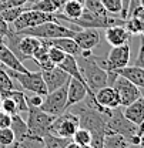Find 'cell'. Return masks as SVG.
<instances>
[{"instance_id":"obj_1","label":"cell","mask_w":144,"mask_h":148,"mask_svg":"<svg viewBox=\"0 0 144 148\" xmlns=\"http://www.w3.org/2000/svg\"><path fill=\"white\" fill-rule=\"evenodd\" d=\"M76 60L87 87L93 92L108 86V73L100 66V63L97 61V57L94 54L90 57L77 56Z\"/></svg>"},{"instance_id":"obj_2","label":"cell","mask_w":144,"mask_h":148,"mask_svg":"<svg viewBox=\"0 0 144 148\" xmlns=\"http://www.w3.org/2000/svg\"><path fill=\"white\" fill-rule=\"evenodd\" d=\"M101 117L106 121L108 132H116L123 135L127 138V141L138 134V125L133 124L131 121H128L124 114H123V108L117 107V108H107L101 114Z\"/></svg>"},{"instance_id":"obj_3","label":"cell","mask_w":144,"mask_h":148,"mask_svg":"<svg viewBox=\"0 0 144 148\" xmlns=\"http://www.w3.org/2000/svg\"><path fill=\"white\" fill-rule=\"evenodd\" d=\"M81 30V29H80ZM79 32V29H72L60 23V20L46 21L40 26L24 29L17 32L19 34H27V36L39 37L41 40H52V38H60V37H74V34Z\"/></svg>"},{"instance_id":"obj_4","label":"cell","mask_w":144,"mask_h":148,"mask_svg":"<svg viewBox=\"0 0 144 148\" xmlns=\"http://www.w3.org/2000/svg\"><path fill=\"white\" fill-rule=\"evenodd\" d=\"M54 118L53 115L41 111L39 107H32L29 106L27 110V134L29 137L43 141V137L50 132V127L53 124Z\"/></svg>"},{"instance_id":"obj_5","label":"cell","mask_w":144,"mask_h":148,"mask_svg":"<svg viewBox=\"0 0 144 148\" xmlns=\"http://www.w3.org/2000/svg\"><path fill=\"white\" fill-rule=\"evenodd\" d=\"M124 18L113 16V14H107V16H99L96 13H91L87 9L83 10L81 16L76 20H73L72 23H74L77 27L80 29H107L111 26H124Z\"/></svg>"},{"instance_id":"obj_6","label":"cell","mask_w":144,"mask_h":148,"mask_svg":"<svg viewBox=\"0 0 144 148\" xmlns=\"http://www.w3.org/2000/svg\"><path fill=\"white\" fill-rule=\"evenodd\" d=\"M7 74L12 77V78H16L17 83L23 87V90L26 91H32L34 94H39L41 97L47 95V87L44 84V80L41 77V71L37 70V71H26V73H17V71H13V70H9V69H4Z\"/></svg>"},{"instance_id":"obj_7","label":"cell","mask_w":144,"mask_h":148,"mask_svg":"<svg viewBox=\"0 0 144 148\" xmlns=\"http://www.w3.org/2000/svg\"><path fill=\"white\" fill-rule=\"evenodd\" d=\"M130 54H131V49H130V43H126L123 46H116V47H111L110 53L107 54L106 58H99L97 57V61L100 63V66L107 71H117L120 69H124L128 66L130 63Z\"/></svg>"},{"instance_id":"obj_8","label":"cell","mask_w":144,"mask_h":148,"mask_svg":"<svg viewBox=\"0 0 144 148\" xmlns=\"http://www.w3.org/2000/svg\"><path fill=\"white\" fill-rule=\"evenodd\" d=\"M66 103H67V84L52 92H47L39 108L53 117H59L66 111Z\"/></svg>"},{"instance_id":"obj_9","label":"cell","mask_w":144,"mask_h":148,"mask_svg":"<svg viewBox=\"0 0 144 148\" xmlns=\"http://www.w3.org/2000/svg\"><path fill=\"white\" fill-rule=\"evenodd\" d=\"M53 20H57L53 13H44V12H39V10H33V9H27L10 26L16 32H20V30H24V29L40 26L46 21H53Z\"/></svg>"},{"instance_id":"obj_10","label":"cell","mask_w":144,"mask_h":148,"mask_svg":"<svg viewBox=\"0 0 144 148\" xmlns=\"http://www.w3.org/2000/svg\"><path fill=\"white\" fill-rule=\"evenodd\" d=\"M80 128L79 124V118L77 115H74L73 112L66 110L63 114H60L59 117H56L50 127V132L57 135V137H63V138H73V135L76 134V131Z\"/></svg>"},{"instance_id":"obj_11","label":"cell","mask_w":144,"mask_h":148,"mask_svg":"<svg viewBox=\"0 0 144 148\" xmlns=\"http://www.w3.org/2000/svg\"><path fill=\"white\" fill-rule=\"evenodd\" d=\"M111 87L116 90L119 100H120V107H126L128 104L134 103L137 98L141 97V91L137 86H134L131 81L117 74L116 80L113 81Z\"/></svg>"},{"instance_id":"obj_12","label":"cell","mask_w":144,"mask_h":148,"mask_svg":"<svg viewBox=\"0 0 144 148\" xmlns=\"http://www.w3.org/2000/svg\"><path fill=\"white\" fill-rule=\"evenodd\" d=\"M41 71V77L44 80V84L47 87V92H52L63 86H66L70 80V75L63 71L59 66H53L52 69L47 70H40Z\"/></svg>"},{"instance_id":"obj_13","label":"cell","mask_w":144,"mask_h":148,"mask_svg":"<svg viewBox=\"0 0 144 148\" xmlns=\"http://www.w3.org/2000/svg\"><path fill=\"white\" fill-rule=\"evenodd\" d=\"M86 95H94V92L87 87V84L72 78L67 83V103H66V110H69L72 106L83 101L86 98Z\"/></svg>"},{"instance_id":"obj_14","label":"cell","mask_w":144,"mask_h":148,"mask_svg":"<svg viewBox=\"0 0 144 148\" xmlns=\"http://www.w3.org/2000/svg\"><path fill=\"white\" fill-rule=\"evenodd\" d=\"M74 41L77 43V46L80 47V50H94L100 41H101V37H100V32L97 29H81L79 30L76 34H74Z\"/></svg>"},{"instance_id":"obj_15","label":"cell","mask_w":144,"mask_h":148,"mask_svg":"<svg viewBox=\"0 0 144 148\" xmlns=\"http://www.w3.org/2000/svg\"><path fill=\"white\" fill-rule=\"evenodd\" d=\"M0 63H1L3 67H6L9 70H13V71H17V73L29 71V69L24 67V64L14 56V53L4 43H0Z\"/></svg>"},{"instance_id":"obj_16","label":"cell","mask_w":144,"mask_h":148,"mask_svg":"<svg viewBox=\"0 0 144 148\" xmlns=\"http://www.w3.org/2000/svg\"><path fill=\"white\" fill-rule=\"evenodd\" d=\"M94 100L104 108H117L120 107V100L116 90L111 86H106L94 92Z\"/></svg>"},{"instance_id":"obj_17","label":"cell","mask_w":144,"mask_h":148,"mask_svg":"<svg viewBox=\"0 0 144 148\" xmlns=\"http://www.w3.org/2000/svg\"><path fill=\"white\" fill-rule=\"evenodd\" d=\"M106 30V41L111 47H116V46H123L126 43H130V37L131 34L126 30L124 26H111L104 29Z\"/></svg>"},{"instance_id":"obj_18","label":"cell","mask_w":144,"mask_h":148,"mask_svg":"<svg viewBox=\"0 0 144 148\" xmlns=\"http://www.w3.org/2000/svg\"><path fill=\"white\" fill-rule=\"evenodd\" d=\"M123 108V114L128 121H131L136 125H141L144 123V98L140 97L134 103L128 104Z\"/></svg>"},{"instance_id":"obj_19","label":"cell","mask_w":144,"mask_h":148,"mask_svg":"<svg viewBox=\"0 0 144 148\" xmlns=\"http://www.w3.org/2000/svg\"><path fill=\"white\" fill-rule=\"evenodd\" d=\"M46 41H47L49 46L56 47V49L64 51L66 54H69V56L77 57V56L81 53L80 47L77 46V43L74 41L73 37H60V38H52V40H46Z\"/></svg>"},{"instance_id":"obj_20","label":"cell","mask_w":144,"mask_h":148,"mask_svg":"<svg viewBox=\"0 0 144 148\" xmlns=\"http://www.w3.org/2000/svg\"><path fill=\"white\" fill-rule=\"evenodd\" d=\"M116 74L121 75L127 78L128 81H131L134 86H137L138 88H144V69L137 67V66H127L124 69H120L117 71H114Z\"/></svg>"},{"instance_id":"obj_21","label":"cell","mask_w":144,"mask_h":148,"mask_svg":"<svg viewBox=\"0 0 144 148\" xmlns=\"http://www.w3.org/2000/svg\"><path fill=\"white\" fill-rule=\"evenodd\" d=\"M59 67H60L63 71H66L72 78H76V80H79V81H81V83L86 84L83 75H81V73H80V69H79V64H77V60H76L74 56L67 54L66 56V58L59 64Z\"/></svg>"},{"instance_id":"obj_22","label":"cell","mask_w":144,"mask_h":148,"mask_svg":"<svg viewBox=\"0 0 144 148\" xmlns=\"http://www.w3.org/2000/svg\"><path fill=\"white\" fill-rule=\"evenodd\" d=\"M10 128H12L13 134H14V143H20L26 137H29V134H27V124H26V121L23 120V117L20 114L12 115V125H10Z\"/></svg>"},{"instance_id":"obj_23","label":"cell","mask_w":144,"mask_h":148,"mask_svg":"<svg viewBox=\"0 0 144 148\" xmlns=\"http://www.w3.org/2000/svg\"><path fill=\"white\" fill-rule=\"evenodd\" d=\"M3 97H10L16 103L19 114L20 112H27L29 106H27V101H26V94L23 91L14 88V90H10V91H6V92H3V94H0V98H3Z\"/></svg>"},{"instance_id":"obj_24","label":"cell","mask_w":144,"mask_h":148,"mask_svg":"<svg viewBox=\"0 0 144 148\" xmlns=\"http://www.w3.org/2000/svg\"><path fill=\"white\" fill-rule=\"evenodd\" d=\"M130 145V143L127 141L120 134L116 132H107L104 135V141H103V148H127Z\"/></svg>"},{"instance_id":"obj_25","label":"cell","mask_w":144,"mask_h":148,"mask_svg":"<svg viewBox=\"0 0 144 148\" xmlns=\"http://www.w3.org/2000/svg\"><path fill=\"white\" fill-rule=\"evenodd\" d=\"M72 138H63L57 137L52 132L43 137V148H66V145L70 143Z\"/></svg>"},{"instance_id":"obj_26","label":"cell","mask_w":144,"mask_h":148,"mask_svg":"<svg viewBox=\"0 0 144 148\" xmlns=\"http://www.w3.org/2000/svg\"><path fill=\"white\" fill-rule=\"evenodd\" d=\"M27 9H29V4H26V6H16V7H9V9L0 12V14H1V17L4 18L9 24H12V23H13L24 10H27Z\"/></svg>"},{"instance_id":"obj_27","label":"cell","mask_w":144,"mask_h":148,"mask_svg":"<svg viewBox=\"0 0 144 148\" xmlns=\"http://www.w3.org/2000/svg\"><path fill=\"white\" fill-rule=\"evenodd\" d=\"M29 9L39 10V12H44V13H57V9L54 6L53 0H37L34 3L29 4Z\"/></svg>"},{"instance_id":"obj_28","label":"cell","mask_w":144,"mask_h":148,"mask_svg":"<svg viewBox=\"0 0 144 148\" xmlns=\"http://www.w3.org/2000/svg\"><path fill=\"white\" fill-rule=\"evenodd\" d=\"M124 27L131 36H140L143 33L144 24L140 23L138 20H136L134 17H127L126 21H124Z\"/></svg>"},{"instance_id":"obj_29","label":"cell","mask_w":144,"mask_h":148,"mask_svg":"<svg viewBox=\"0 0 144 148\" xmlns=\"http://www.w3.org/2000/svg\"><path fill=\"white\" fill-rule=\"evenodd\" d=\"M14 83H13V78L7 74V71L4 70V67L0 69V94L6 91H10V90H14Z\"/></svg>"},{"instance_id":"obj_30","label":"cell","mask_w":144,"mask_h":148,"mask_svg":"<svg viewBox=\"0 0 144 148\" xmlns=\"http://www.w3.org/2000/svg\"><path fill=\"white\" fill-rule=\"evenodd\" d=\"M84 9H87L91 13H96L99 16H107L108 13L106 12V9L101 4V0H84L83 3Z\"/></svg>"},{"instance_id":"obj_31","label":"cell","mask_w":144,"mask_h":148,"mask_svg":"<svg viewBox=\"0 0 144 148\" xmlns=\"http://www.w3.org/2000/svg\"><path fill=\"white\" fill-rule=\"evenodd\" d=\"M72 140L74 143H77L79 145H81V147L89 145L91 143V132L86 128H79L76 131V134L73 135Z\"/></svg>"},{"instance_id":"obj_32","label":"cell","mask_w":144,"mask_h":148,"mask_svg":"<svg viewBox=\"0 0 144 148\" xmlns=\"http://www.w3.org/2000/svg\"><path fill=\"white\" fill-rule=\"evenodd\" d=\"M101 4L103 7L106 9L108 14H120L121 13V9H123V1L121 0H101Z\"/></svg>"},{"instance_id":"obj_33","label":"cell","mask_w":144,"mask_h":148,"mask_svg":"<svg viewBox=\"0 0 144 148\" xmlns=\"http://www.w3.org/2000/svg\"><path fill=\"white\" fill-rule=\"evenodd\" d=\"M0 111L9 114V115H14V114H19L17 107H16V103L10 98V97H3L0 100Z\"/></svg>"},{"instance_id":"obj_34","label":"cell","mask_w":144,"mask_h":148,"mask_svg":"<svg viewBox=\"0 0 144 148\" xmlns=\"http://www.w3.org/2000/svg\"><path fill=\"white\" fill-rule=\"evenodd\" d=\"M14 143V134L12 128H0V145L1 147H10Z\"/></svg>"},{"instance_id":"obj_35","label":"cell","mask_w":144,"mask_h":148,"mask_svg":"<svg viewBox=\"0 0 144 148\" xmlns=\"http://www.w3.org/2000/svg\"><path fill=\"white\" fill-rule=\"evenodd\" d=\"M66 53L64 51H61V50H59V49H56V47H49V60L53 63V64H56V66H59L64 58H66Z\"/></svg>"},{"instance_id":"obj_36","label":"cell","mask_w":144,"mask_h":148,"mask_svg":"<svg viewBox=\"0 0 144 148\" xmlns=\"http://www.w3.org/2000/svg\"><path fill=\"white\" fill-rule=\"evenodd\" d=\"M134 66L144 69V36L140 34V49H138V54L136 57Z\"/></svg>"},{"instance_id":"obj_37","label":"cell","mask_w":144,"mask_h":148,"mask_svg":"<svg viewBox=\"0 0 144 148\" xmlns=\"http://www.w3.org/2000/svg\"><path fill=\"white\" fill-rule=\"evenodd\" d=\"M43 98H44V97H41V95H39V94H34V95H32V97H27V95H26L27 106H32V107H40L41 103H43Z\"/></svg>"},{"instance_id":"obj_38","label":"cell","mask_w":144,"mask_h":148,"mask_svg":"<svg viewBox=\"0 0 144 148\" xmlns=\"http://www.w3.org/2000/svg\"><path fill=\"white\" fill-rule=\"evenodd\" d=\"M9 29H10V24L1 17V14H0V43H3L6 34L9 33Z\"/></svg>"},{"instance_id":"obj_39","label":"cell","mask_w":144,"mask_h":148,"mask_svg":"<svg viewBox=\"0 0 144 148\" xmlns=\"http://www.w3.org/2000/svg\"><path fill=\"white\" fill-rule=\"evenodd\" d=\"M128 17H134L136 20H138L140 23H143L144 24V7L143 6H137V7L130 13Z\"/></svg>"},{"instance_id":"obj_40","label":"cell","mask_w":144,"mask_h":148,"mask_svg":"<svg viewBox=\"0 0 144 148\" xmlns=\"http://www.w3.org/2000/svg\"><path fill=\"white\" fill-rule=\"evenodd\" d=\"M12 125V115L0 111V128H9Z\"/></svg>"},{"instance_id":"obj_41","label":"cell","mask_w":144,"mask_h":148,"mask_svg":"<svg viewBox=\"0 0 144 148\" xmlns=\"http://www.w3.org/2000/svg\"><path fill=\"white\" fill-rule=\"evenodd\" d=\"M66 148H81V145H79L77 143H74L73 140H70V143L66 145Z\"/></svg>"},{"instance_id":"obj_42","label":"cell","mask_w":144,"mask_h":148,"mask_svg":"<svg viewBox=\"0 0 144 148\" xmlns=\"http://www.w3.org/2000/svg\"><path fill=\"white\" fill-rule=\"evenodd\" d=\"M140 147L144 148V132L141 134V137H140Z\"/></svg>"},{"instance_id":"obj_43","label":"cell","mask_w":144,"mask_h":148,"mask_svg":"<svg viewBox=\"0 0 144 148\" xmlns=\"http://www.w3.org/2000/svg\"><path fill=\"white\" fill-rule=\"evenodd\" d=\"M6 9V4H4V1L3 0H0V12H3Z\"/></svg>"},{"instance_id":"obj_44","label":"cell","mask_w":144,"mask_h":148,"mask_svg":"<svg viewBox=\"0 0 144 148\" xmlns=\"http://www.w3.org/2000/svg\"><path fill=\"white\" fill-rule=\"evenodd\" d=\"M127 148H141L140 147V144H138V145H134V144H130V145H128V147Z\"/></svg>"},{"instance_id":"obj_45","label":"cell","mask_w":144,"mask_h":148,"mask_svg":"<svg viewBox=\"0 0 144 148\" xmlns=\"http://www.w3.org/2000/svg\"><path fill=\"white\" fill-rule=\"evenodd\" d=\"M81 148H93V147H91L90 144H89V145H84V147H81Z\"/></svg>"},{"instance_id":"obj_46","label":"cell","mask_w":144,"mask_h":148,"mask_svg":"<svg viewBox=\"0 0 144 148\" xmlns=\"http://www.w3.org/2000/svg\"><path fill=\"white\" fill-rule=\"evenodd\" d=\"M140 6H143L144 7V0H140Z\"/></svg>"},{"instance_id":"obj_47","label":"cell","mask_w":144,"mask_h":148,"mask_svg":"<svg viewBox=\"0 0 144 148\" xmlns=\"http://www.w3.org/2000/svg\"><path fill=\"white\" fill-rule=\"evenodd\" d=\"M141 36H144V29H143V33H141Z\"/></svg>"},{"instance_id":"obj_48","label":"cell","mask_w":144,"mask_h":148,"mask_svg":"<svg viewBox=\"0 0 144 148\" xmlns=\"http://www.w3.org/2000/svg\"><path fill=\"white\" fill-rule=\"evenodd\" d=\"M1 67H3V66H1V63H0V69H1Z\"/></svg>"},{"instance_id":"obj_49","label":"cell","mask_w":144,"mask_h":148,"mask_svg":"<svg viewBox=\"0 0 144 148\" xmlns=\"http://www.w3.org/2000/svg\"><path fill=\"white\" fill-rule=\"evenodd\" d=\"M0 100H1V98H0Z\"/></svg>"}]
</instances>
